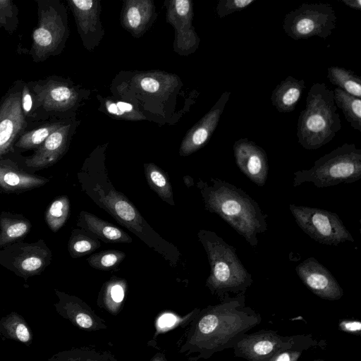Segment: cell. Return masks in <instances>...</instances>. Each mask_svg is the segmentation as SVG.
<instances>
[{"mask_svg":"<svg viewBox=\"0 0 361 361\" xmlns=\"http://www.w3.org/2000/svg\"><path fill=\"white\" fill-rule=\"evenodd\" d=\"M205 207L217 214L252 247L258 244L257 235L267 230V214L243 189L232 183L212 179V185L202 183Z\"/></svg>","mask_w":361,"mask_h":361,"instance_id":"1","label":"cell"},{"mask_svg":"<svg viewBox=\"0 0 361 361\" xmlns=\"http://www.w3.org/2000/svg\"><path fill=\"white\" fill-rule=\"evenodd\" d=\"M259 313L245 305V294H226L220 304L209 310L199 321L198 330L209 338V350L233 348L247 332L259 324Z\"/></svg>","mask_w":361,"mask_h":361,"instance_id":"2","label":"cell"},{"mask_svg":"<svg viewBox=\"0 0 361 361\" xmlns=\"http://www.w3.org/2000/svg\"><path fill=\"white\" fill-rule=\"evenodd\" d=\"M341 128L334 91L324 82L314 83L308 91L305 108L298 117V143L306 149H317L331 142Z\"/></svg>","mask_w":361,"mask_h":361,"instance_id":"3","label":"cell"},{"mask_svg":"<svg viewBox=\"0 0 361 361\" xmlns=\"http://www.w3.org/2000/svg\"><path fill=\"white\" fill-rule=\"evenodd\" d=\"M210 264L207 284L216 294H245L253 283L252 275L239 259L235 248L216 233L201 231L199 234Z\"/></svg>","mask_w":361,"mask_h":361,"instance_id":"4","label":"cell"},{"mask_svg":"<svg viewBox=\"0 0 361 361\" xmlns=\"http://www.w3.org/2000/svg\"><path fill=\"white\" fill-rule=\"evenodd\" d=\"M33 97L30 123L73 118L82 92L68 78L49 75L27 82Z\"/></svg>","mask_w":361,"mask_h":361,"instance_id":"5","label":"cell"},{"mask_svg":"<svg viewBox=\"0 0 361 361\" xmlns=\"http://www.w3.org/2000/svg\"><path fill=\"white\" fill-rule=\"evenodd\" d=\"M294 187L312 183L323 188L341 183H352L361 178V149L345 143L314 161L310 169L293 173Z\"/></svg>","mask_w":361,"mask_h":361,"instance_id":"6","label":"cell"},{"mask_svg":"<svg viewBox=\"0 0 361 361\" xmlns=\"http://www.w3.org/2000/svg\"><path fill=\"white\" fill-rule=\"evenodd\" d=\"M37 24L32 32L28 54L35 63L59 55L69 36L66 6L59 0H35Z\"/></svg>","mask_w":361,"mask_h":361,"instance_id":"7","label":"cell"},{"mask_svg":"<svg viewBox=\"0 0 361 361\" xmlns=\"http://www.w3.org/2000/svg\"><path fill=\"white\" fill-rule=\"evenodd\" d=\"M337 17L329 4H302L288 12L283 20L286 34L295 40L312 37L326 39L336 25Z\"/></svg>","mask_w":361,"mask_h":361,"instance_id":"8","label":"cell"},{"mask_svg":"<svg viewBox=\"0 0 361 361\" xmlns=\"http://www.w3.org/2000/svg\"><path fill=\"white\" fill-rule=\"evenodd\" d=\"M298 226L314 240L338 246L345 241L354 242L350 231L337 214L316 207L289 204Z\"/></svg>","mask_w":361,"mask_h":361,"instance_id":"9","label":"cell"},{"mask_svg":"<svg viewBox=\"0 0 361 361\" xmlns=\"http://www.w3.org/2000/svg\"><path fill=\"white\" fill-rule=\"evenodd\" d=\"M24 80H15L0 100V158L13 150L19 137L35 123L25 118L21 106Z\"/></svg>","mask_w":361,"mask_h":361,"instance_id":"10","label":"cell"},{"mask_svg":"<svg viewBox=\"0 0 361 361\" xmlns=\"http://www.w3.org/2000/svg\"><path fill=\"white\" fill-rule=\"evenodd\" d=\"M305 334L283 336L273 330L262 329L245 334L233 346V354L246 361L267 358L300 342Z\"/></svg>","mask_w":361,"mask_h":361,"instance_id":"11","label":"cell"},{"mask_svg":"<svg viewBox=\"0 0 361 361\" xmlns=\"http://www.w3.org/2000/svg\"><path fill=\"white\" fill-rule=\"evenodd\" d=\"M166 4V20L175 29V51L181 56L194 53L200 39L192 25V2L190 0H171Z\"/></svg>","mask_w":361,"mask_h":361,"instance_id":"12","label":"cell"},{"mask_svg":"<svg viewBox=\"0 0 361 361\" xmlns=\"http://www.w3.org/2000/svg\"><path fill=\"white\" fill-rule=\"evenodd\" d=\"M295 271L303 284L319 298L333 301L343 295V290L334 276L314 257L300 263Z\"/></svg>","mask_w":361,"mask_h":361,"instance_id":"13","label":"cell"},{"mask_svg":"<svg viewBox=\"0 0 361 361\" xmlns=\"http://www.w3.org/2000/svg\"><path fill=\"white\" fill-rule=\"evenodd\" d=\"M83 46L92 51L104 35L100 19V1L96 0H68Z\"/></svg>","mask_w":361,"mask_h":361,"instance_id":"14","label":"cell"},{"mask_svg":"<svg viewBox=\"0 0 361 361\" xmlns=\"http://www.w3.org/2000/svg\"><path fill=\"white\" fill-rule=\"evenodd\" d=\"M233 149L235 164L241 172L258 186H264L269 171L264 149L245 137L236 140Z\"/></svg>","mask_w":361,"mask_h":361,"instance_id":"15","label":"cell"},{"mask_svg":"<svg viewBox=\"0 0 361 361\" xmlns=\"http://www.w3.org/2000/svg\"><path fill=\"white\" fill-rule=\"evenodd\" d=\"M77 125L78 122L73 118L67 119L32 155L25 159V165L30 168L42 169L56 162L67 150Z\"/></svg>","mask_w":361,"mask_h":361,"instance_id":"16","label":"cell"},{"mask_svg":"<svg viewBox=\"0 0 361 361\" xmlns=\"http://www.w3.org/2000/svg\"><path fill=\"white\" fill-rule=\"evenodd\" d=\"M231 92L225 91L212 109L187 133L180 147V154L188 156L202 148L210 139L218 123Z\"/></svg>","mask_w":361,"mask_h":361,"instance_id":"17","label":"cell"},{"mask_svg":"<svg viewBox=\"0 0 361 361\" xmlns=\"http://www.w3.org/2000/svg\"><path fill=\"white\" fill-rule=\"evenodd\" d=\"M99 201L121 224L135 233H142V216L134 205L121 192L111 190L107 194L102 190Z\"/></svg>","mask_w":361,"mask_h":361,"instance_id":"18","label":"cell"},{"mask_svg":"<svg viewBox=\"0 0 361 361\" xmlns=\"http://www.w3.org/2000/svg\"><path fill=\"white\" fill-rule=\"evenodd\" d=\"M155 7L151 0H128L123 2L121 23L132 35L139 37L149 27Z\"/></svg>","mask_w":361,"mask_h":361,"instance_id":"19","label":"cell"},{"mask_svg":"<svg viewBox=\"0 0 361 361\" xmlns=\"http://www.w3.org/2000/svg\"><path fill=\"white\" fill-rule=\"evenodd\" d=\"M305 88L304 79L288 76L272 91L271 104L279 113L292 112L295 110Z\"/></svg>","mask_w":361,"mask_h":361,"instance_id":"20","label":"cell"},{"mask_svg":"<svg viewBox=\"0 0 361 361\" xmlns=\"http://www.w3.org/2000/svg\"><path fill=\"white\" fill-rule=\"evenodd\" d=\"M132 81L143 92L163 95L171 92L178 85V78L168 73L149 71L136 74Z\"/></svg>","mask_w":361,"mask_h":361,"instance_id":"21","label":"cell"},{"mask_svg":"<svg viewBox=\"0 0 361 361\" xmlns=\"http://www.w3.org/2000/svg\"><path fill=\"white\" fill-rule=\"evenodd\" d=\"M66 121H47L35 123L19 137L13 146V149L21 151L37 149Z\"/></svg>","mask_w":361,"mask_h":361,"instance_id":"22","label":"cell"},{"mask_svg":"<svg viewBox=\"0 0 361 361\" xmlns=\"http://www.w3.org/2000/svg\"><path fill=\"white\" fill-rule=\"evenodd\" d=\"M0 336L30 346L32 334L29 325L23 316L13 312L0 319Z\"/></svg>","mask_w":361,"mask_h":361,"instance_id":"23","label":"cell"},{"mask_svg":"<svg viewBox=\"0 0 361 361\" xmlns=\"http://www.w3.org/2000/svg\"><path fill=\"white\" fill-rule=\"evenodd\" d=\"M43 178L15 169L6 160L0 161V186L7 190H22L44 184Z\"/></svg>","mask_w":361,"mask_h":361,"instance_id":"24","label":"cell"},{"mask_svg":"<svg viewBox=\"0 0 361 361\" xmlns=\"http://www.w3.org/2000/svg\"><path fill=\"white\" fill-rule=\"evenodd\" d=\"M87 229L106 242L130 243L131 238L123 231L90 213H83Z\"/></svg>","mask_w":361,"mask_h":361,"instance_id":"25","label":"cell"},{"mask_svg":"<svg viewBox=\"0 0 361 361\" xmlns=\"http://www.w3.org/2000/svg\"><path fill=\"white\" fill-rule=\"evenodd\" d=\"M334 99L337 108L342 110L350 126L361 131V99L354 97L336 87L334 90Z\"/></svg>","mask_w":361,"mask_h":361,"instance_id":"26","label":"cell"},{"mask_svg":"<svg viewBox=\"0 0 361 361\" xmlns=\"http://www.w3.org/2000/svg\"><path fill=\"white\" fill-rule=\"evenodd\" d=\"M327 78L338 88L361 99V78L353 71L339 66L327 68Z\"/></svg>","mask_w":361,"mask_h":361,"instance_id":"27","label":"cell"},{"mask_svg":"<svg viewBox=\"0 0 361 361\" xmlns=\"http://www.w3.org/2000/svg\"><path fill=\"white\" fill-rule=\"evenodd\" d=\"M145 173L151 188L165 202L173 205L170 182L163 170L153 164H145Z\"/></svg>","mask_w":361,"mask_h":361,"instance_id":"28","label":"cell"},{"mask_svg":"<svg viewBox=\"0 0 361 361\" xmlns=\"http://www.w3.org/2000/svg\"><path fill=\"white\" fill-rule=\"evenodd\" d=\"M317 341L312 334H305V337L295 345L277 352L273 355L256 361H299L302 353L315 346Z\"/></svg>","mask_w":361,"mask_h":361,"instance_id":"29","label":"cell"},{"mask_svg":"<svg viewBox=\"0 0 361 361\" xmlns=\"http://www.w3.org/2000/svg\"><path fill=\"white\" fill-rule=\"evenodd\" d=\"M106 111L116 118L140 121L145 119V116L139 111L133 104L123 102L115 101L111 99H104Z\"/></svg>","mask_w":361,"mask_h":361,"instance_id":"30","label":"cell"},{"mask_svg":"<svg viewBox=\"0 0 361 361\" xmlns=\"http://www.w3.org/2000/svg\"><path fill=\"white\" fill-rule=\"evenodd\" d=\"M69 211V201L66 197L56 200L50 205L47 215L49 227L54 231H58L65 223Z\"/></svg>","mask_w":361,"mask_h":361,"instance_id":"31","label":"cell"},{"mask_svg":"<svg viewBox=\"0 0 361 361\" xmlns=\"http://www.w3.org/2000/svg\"><path fill=\"white\" fill-rule=\"evenodd\" d=\"M19 25L18 8L13 0H0V28L13 34Z\"/></svg>","mask_w":361,"mask_h":361,"instance_id":"32","label":"cell"},{"mask_svg":"<svg viewBox=\"0 0 361 361\" xmlns=\"http://www.w3.org/2000/svg\"><path fill=\"white\" fill-rule=\"evenodd\" d=\"M125 257V253L119 250H105L91 255L88 262L94 269L109 270L118 265Z\"/></svg>","mask_w":361,"mask_h":361,"instance_id":"33","label":"cell"},{"mask_svg":"<svg viewBox=\"0 0 361 361\" xmlns=\"http://www.w3.org/2000/svg\"><path fill=\"white\" fill-rule=\"evenodd\" d=\"M100 246V243L95 238L85 235H78L73 238L70 245L73 255L80 257L91 253Z\"/></svg>","mask_w":361,"mask_h":361,"instance_id":"34","label":"cell"},{"mask_svg":"<svg viewBox=\"0 0 361 361\" xmlns=\"http://www.w3.org/2000/svg\"><path fill=\"white\" fill-rule=\"evenodd\" d=\"M255 0H220L216 7V12L220 18L240 11L249 6Z\"/></svg>","mask_w":361,"mask_h":361,"instance_id":"35","label":"cell"},{"mask_svg":"<svg viewBox=\"0 0 361 361\" xmlns=\"http://www.w3.org/2000/svg\"><path fill=\"white\" fill-rule=\"evenodd\" d=\"M28 225L24 221H17L7 226L2 233L0 245L25 235L28 231Z\"/></svg>","mask_w":361,"mask_h":361,"instance_id":"36","label":"cell"},{"mask_svg":"<svg viewBox=\"0 0 361 361\" xmlns=\"http://www.w3.org/2000/svg\"><path fill=\"white\" fill-rule=\"evenodd\" d=\"M21 106L26 120L31 123L30 121L33 109V97L26 82H24L23 85Z\"/></svg>","mask_w":361,"mask_h":361,"instance_id":"37","label":"cell"},{"mask_svg":"<svg viewBox=\"0 0 361 361\" xmlns=\"http://www.w3.org/2000/svg\"><path fill=\"white\" fill-rule=\"evenodd\" d=\"M338 329L344 333L361 336V322L356 319H342L338 322Z\"/></svg>","mask_w":361,"mask_h":361,"instance_id":"38","label":"cell"},{"mask_svg":"<svg viewBox=\"0 0 361 361\" xmlns=\"http://www.w3.org/2000/svg\"><path fill=\"white\" fill-rule=\"evenodd\" d=\"M43 262L38 257H30L23 259L21 262V268L27 272H33L42 266Z\"/></svg>","mask_w":361,"mask_h":361,"instance_id":"39","label":"cell"},{"mask_svg":"<svg viewBox=\"0 0 361 361\" xmlns=\"http://www.w3.org/2000/svg\"><path fill=\"white\" fill-rule=\"evenodd\" d=\"M122 281H116L109 286V295L115 302H121L124 298V288Z\"/></svg>","mask_w":361,"mask_h":361,"instance_id":"40","label":"cell"},{"mask_svg":"<svg viewBox=\"0 0 361 361\" xmlns=\"http://www.w3.org/2000/svg\"><path fill=\"white\" fill-rule=\"evenodd\" d=\"M74 318L76 324L82 328H90L92 325V319L85 313L80 312Z\"/></svg>","mask_w":361,"mask_h":361,"instance_id":"41","label":"cell"},{"mask_svg":"<svg viewBox=\"0 0 361 361\" xmlns=\"http://www.w3.org/2000/svg\"><path fill=\"white\" fill-rule=\"evenodd\" d=\"M176 322V318L171 314H166L162 315L158 321L159 326L161 328L170 327Z\"/></svg>","mask_w":361,"mask_h":361,"instance_id":"42","label":"cell"},{"mask_svg":"<svg viewBox=\"0 0 361 361\" xmlns=\"http://www.w3.org/2000/svg\"><path fill=\"white\" fill-rule=\"evenodd\" d=\"M342 3H343L345 6L355 9L360 10L361 9V1L360 0H341Z\"/></svg>","mask_w":361,"mask_h":361,"instance_id":"43","label":"cell"},{"mask_svg":"<svg viewBox=\"0 0 361 361\" xmlns=\"http://www.w3.org/2000/svg\"><path fill=\"white\" fill-rule=\"evenodd\" d=\"M312 361H326V360H322V359H315V360H314Z\"/></svg>","mask_w":361,"mask_h":361,"instance_id":"44","label":"cell"}]
</instances>
